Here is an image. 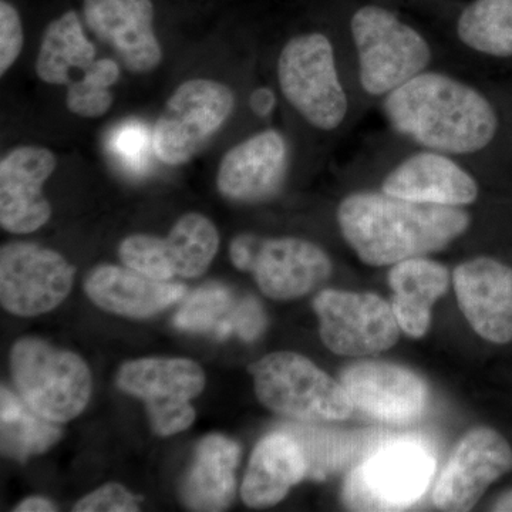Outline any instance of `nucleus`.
<instances>
[{
  "label": "nucleus",
  "instance_id": "obj_1",
  "mask_svg": "<svg viewBox=\"0 0 512 512\" xmlns=\"http://www.w3.org/2000/svg\"><path fill=\"white\" fill-rule=\"evenodd\" d=\"M390 134L480 173L512 175V84L480 82L433 67L379 104Z\"/></svg>",
  "mask_w": 512,
  "mask_h": 512
},
{
  "label": "nucleus",
  "instance_id": "obj_2",
  "mask_svg": "<svg viewBox=\"0 0 512 512\" xmlns=\"http://www.w3.org/2000/svg\"><path fill=\"white\" fill-rule=\"evenodd\" d=\"M336 220L346 244L369 266L440 254L474 222L468 208L400 200L376 188L349 192L336 208Z\"/></svg>",
  "mask_w": 512,
  "mask_h": 512
},
{
  "label": "nucleus",
  "instance_id": "obj_3",
  "mask_svg": "<svg viewBox=\"0 0 512 512\" xmlns=\"http://www.w3.org/2000/svg\"><path fill=\"white\" fill-rule=\"evenodd\" d=\"M343 47L360 106H377L414 77L443 66L433 37L382 0L348 2Z\"/></svg>",
  "mask_w": 512,
  "mask_h": 512
},
{
  "label": "nucleus",
  "instance_id": "obj_4",
  "mask_svg": "<svg viewBox=\"0 0 512 512\" xmlns=\"http://www.w3.org/2000/svg\"><path fill=\"white\" fill-rule=\"evenodd\" d=\"M276 82L286 104L320 133H339L360 109L345 47L323 30L286 40L276 59Z\"/></svg>",
  "mask_w": 512,
  "mask_h": 512
},
{
  "label": "nucleus",
  "instance_id": "obj_5",
  "mask_svg": "<svg viewBox=\"0 0 512 512\" xmlns=\"http://www.w3.org/2000/svg\"><path fill=\"white\" fill-rule=\"evenodd\" d=\"M12 375L23 402L43 419L66 423L83 412L92 394V375L82 357L39 339L13 346Z\"/></svg>",
  "mask_w": 512,
  "mask_h": 512
},
{
  "label": "nucleus",
  "instance_id": "obj_6",
  "mask_svg": "<svg viewBox=\"0 0 512 512\" xmlns=\"http://www.w3.org/2000/svg\"><path fill=\"white\" fill-rule=\"evenodd\" d=\"M249 373L261 403L282 416L336 421L348 419L355 410L342 383L296 353H272L249 366Z\"/></svg>",
  "mask_w": 512,
  "mask_h": 512
},
{
  "label": "nucleus",
  "instance_id": "obj_7",
  "mask_svg": "<svg viewBox=\"0 0 512 512\" xmlns=\"http://www.w3.org/2000/svg\"><path fill=\"white\" fill-rule=\"evenodd\" d=\"M397 143L399 153L376 160L384 165L376 190L400 200L446 207L470 208L481 200L485 175L476 168L439 151Z\"/></svg>",
  "mask_w": 512,
  "mask_h": 512
},
{
  "label": "nucleus",
  "instance_id": "obj_8",
  "mask_svg": "<svg viewBox=\"0 0 512 512\" xmlns=\"http://www.w3.org/2000/svg\"><path fill=\"white\" fill-rule=\"evenodd\" d=\"M234 90L211 79L181 83L165 103L153 130V150L161 163L184 165L227 124L235 110Z\"/></svg>",
  "mask_w": 512,
  "mask_h": 512
},
{
  "label": "nucleus",
  "instance_id": "obj_9",
  "mask_svg": "<svg viewBox=\"0 0 512 512\" xmlns=\"http://www.w3.org/2000/svg\"><path fill=\"white\" fill-rule=\"evenodd\" d=\"M436 460L414 440L387 444L350 471L343 501L356 511L404 510L426 493Z\"/></svg>",
  "mask_w": 512,
  "mask_h": 512
},
{
  "label": "nucleus",
  "instance_id": "obj_10",
  "mask_svg": "<svg viewBox=\"0 0 512 512\" xmlns=\"http://www.w3.org/2000/svg\"><path fill=\"white\" fill-rule=\"evenodd\" d=\"M117 384L147 404L153 430L173 436L194 423L191 400L205 386L204 372L188 359H140L121 367Z\"/></svg>",
  "mask_w": 512,
  "mask_h": 512
},
{
  "label": "nucleus",
  "instance_id": "obj_11",
  "mask_svg": "<svg viewBox=\"0 0 512 512\" xmlns=\"http://www.w3.org/2000/svg\"><path fill=\"white\" fill-rule=\"evenodd\" d=\"M323 343L336 355H376L396 345L400 326L392 305L373 293L320 292L313 302Z\"/></svg>",
  "mask_w": 512,
  "mask_h": 512
},
{
  "label": "nucleus",
  "instance_id": "obj_12",
  "mask_svg": "<svg viewBox=\"0 0 512 512\" xmlns=\"http://www.w3.org/2000/svg\"><path fill=\"white\" fill-rule=\"evenodd\" d=\"M74 266L59 252L30 242H12L0 249V299L19 316L55 309L69 295Z\"/></svg>",
  "mask_w": 512,
  "mask_h": 512
},
{
  "label": "nucleus",
  "instance_id": "obj_13",
  "mask_svg": "<svg viewBox=\"0 0 512 512\" xmlns=\"http://www.w3.org/2000/svg\"><path fill=\"white\" fill-rule=\"evenodd\" d=\"M512 471V447L495 430L480 427L458 443L433 491L443 511H470L491 484Z\"/></svg>",
  "mask_w": 512,
  "mask_h": 512
},
{
  "label": "nucleus",
  "instance_id": "obj_14",
  "mask_svg": "<svg viewBox=\"0 0 512 512\" xmlns=\"http://www.w3.org/2000/svg\"><path fill=\"white\" fill-rule=\"evenodd\" d=\"M441 13L448 42L468 63L512 76V0H457Z\"/></svg>",
  "mask_w": 512,
  "mask_h": 512
},
{
  "label": "nucleus",
  "instance_id": "obj_15",
  "mask_svg": "<svg viewBox=\"0 0 512 512\" xmlns=\"http://www.w3.org/2000/svg\"><path fill=\"white\" fill-rule=\"evenodd\" d=\"M291 165L289 143L278 128H265L229 148L218 167V190L238 202L275 197Z\"/></svg>",
  "mask_w": 512,
  "mask_h": 512
},
{
  "label": "nucleus",
  "instance_id": "obj_16",
  "mask_svg": "<svg viewBox=\"0 0 512 512\" xmlns=\"http://www.w3.org/2000/svg\"><path fill=\"white\" fill-rule=\"evenodd\" d=\"M83 15L94 36L114 50L128 72H154L163 62L151 0H83Z\"/></svg>",
  "mask_w": 512,
  "mask_h": 512
},
{
  "label": "nucleus",
  "instance_id": "obj_17",
  "mask_svg": "<svg viewBox=\"0 0 512 512\" xmlns=\"http://www.w3.org/2000/svg\"><path fill=\"white\" fill-rule=\"evenodd\" d=\"M57 167L55 153L42 146L12 148L0 160V225L12 234H30L52 217L43 194Z\"/></svg>",
  "mask_w": 512,
  "mask_h": 512
},
{
  "label": "nucleus",
  "instance_id": "obj_18",
  "mask_svg": "<svg viewBox=\"0 0 512 512\" xmlns=\"http://www.w3.org/2000/svg\"><path fill=\"white\" fill-rule=\"evenodd\" d=\"M458 305L471 328L488 342L512 340V268L494 256L468 259L454 269Z\"/></svg>",
  "mask_w": 512,
  "mask_h": 512
},
{
  "label": "nucleus",
  "instance_id": "obj_19",
  "mask_svg": "<svg viewBox=\"0 0 512 512\" xmlns=\"http://www.w3.org/2000/svg\"><path fill=\"white\" fill-rule=\"evenodd\" d=\"M332 269L329 255L311 241L255 235L249 272L255 275L256 284L269 298L289 301L308 295L328 281Z\"/></svg>",
  "mask_w": 512,
  "mask_h": 512
},
{
  "label": "nucleus",
  "instance_id": "obj_20",
  "mask_svg": "<svg viewBox=\"0 0 512 512\" xmlns=\"http://www.w3.org/2000/svg\"><path fill=\"white\" fill-rule=\"evenodd\" d=\"M340 383L357 409L387 423H410L427 404L423 380L392 363H355L343 370Z\"/></svg>",
  "mask_w": 512,
  "mask_h": 512
},
{
  "label": "nucleus",
  "instance_id": "obj_21",
  "mask_svg": "<svg viewBox=\"0 0 512 512\" xmlns=\"http://www.w3.org/2000/svg\"><path fill=\"white\" fill-rule=\"evenodd\" d=\"M86 293L107 312L131 318H146L180 302L184 285L156 281L130 268L100 265L87 276Z\"/></svg>",
  "mask_w": 512,
  "mask_h": 512
},
{
  "label": "nucleus",
  "instance_id": "obj_22",
  "mask_svg": "<svg viewBox=\"0 0 512 512\" xmlns=\"http://www.w3.org/2000/svg\"><path fill=\"white\" fill-rule=\"evenodd\" d=\"M306 476L308 461L301 444L288 431H276L259 441L252 453L242 500L249 507H271Z\"/></svg>",
  "mask_w": 512,
  "mask_h": 512
},
{
  "label": "nucleus",
  "instance_id": "obj_23",
  "mask_svg": "<svg viewBox=\"0 0 512 512\" xmlns=\"http://www.w3.org/2000/svg\"><path fill=\"white\" fill-rule=\"evenodd\" d=\"M446 265L430 256H416L392 265L389 285L392 308L400 329L410 338H423L430 328L431 308L451 281Z\"/></svg>",
  "mask_w": 512,
  "mask_h": 512
},
{
  "label": "nucleus",
  "instance_id": "obj_24",
  "mask_svg": "<svg viewBox=\"0 0 512 512\" xmlns=\"http://www.w3.org/2000/svg\"><path fill=\"white\" fill-rule=\"evenodd\" d=\"M241 448L234 440L212 434L201 441L183 488L185 504L194 511H222L235 494V470Z\"/></svg>",
  "mask_w": 512,
  "mask_h": 512
},
{
  "label": "nucleus",
  "instance_id": "obj_25",
  "mask_svg": "<svg viewBox=\"0 0 512 512\" xmlns=\"http://www.w3.org/2000/svg\"><path fill=\"white\" fill-rule=\"evenodd\" d=\"M96 46L84 35L74 10L52 20L43 33L36 59V74L52 86H73L87 76L97 59Z\"/></svg>",
  "mask_w": 512,
  "mask_h": 512
},
{
  "label": "nucleus",
  "instance_id": "obj_26",
  "mask_svg": "<svg viewBox=\"0 0 512 512\" xmlns=\"http://www.w3.org/2000/svg\"><path fill=\"white\" fill-rule=\"evenodd\" d=\"M0 396L3 453L23 461L33 454L49 450L60 440L62 430L33 412L22 397L15 396L6 387H2Z\"/></svg>",
  "mask_w": 512,
  "mask_h": 512
},
{
  "label": "nucleus",
  "instance_id": "obj_27",
  "mask_svg": "<svg viewBox=\"0 0 512 512\" xmlns=\"http://www.w3.org/2000/svg\"><path fill=\"white\" fill-rule=\"evenodd\" d=\"M164 247L175 275L197 278L214 261L220 247V234L207 217L190 212L175 222L164 238Z\"/></svg>",
  "mask_w": 512,
  "mask_h": 512
},
{
  "label": "nucleus",
  "instance_id": "obj_28",
  "mask_svg": "<svg viewBox=\"0 0 512 512\" xmlns=\"http://www.w3.org/2000/svg\"><path fill=\"white\" fill-rule=\"evenodd\" d=\"M235 306L237 302L228 288L207 284L185 299L174 323L187 332L214 333L218 339H225L234 333L231 318Z\"/></svg>",
  "mask_w": 512,
  "mask_h": 512
},
{
  "label": "nucleus",
  "instance_id": "obj_29",
  "mask_svg": "<svg viewBox=\"0 0 512 512\" xmlns=\"http://www.w3.org/2000/svg\"><path fill=\"white\" fill-rule=\"evenodd\" d=\"M120 79L119 63L110 59H97L87 76L67 87V110L83 119L104 116L113 106L111 86Z\"/></svg>",
  "mask_w": 512,
  "mask_h": 512
},
{
  "label": "nucleus",
  "instance_id": "obj_30",
  "mask_svg": "<svg viewBox=\"0 0 512 512\" xmlns=\"http://www.w3.org/2000/svg\"><path fill=\"white\" fill-rule=\"evenodd\" d=\"M119 254L127 268L147 278L168 282L175 276L165 252L164 238L144 234L131 235L121 242Z\"/></svg>",
  "mask_w": 512,
  "mask_h": 512
},
{
  "label": "nucleus",
  "instance_id": "obj_31",
  "mask_svg": "<svg viewBox=\"0 0 512 512\" xmlns=\"http://www.w3.org/2000/svg\"><path fill=\"white\" fill-rule=\"evenodd\" d=\"M23 43L25 33L18 9L8 0H0V76H5L19 59Z\"/></svg>",
  "mask_w": 512,
  "mask_h": 512
},
{
  "label": "nucleus",
  "instance_id": "obj_32",
  "mask_svg": "<svg viewBox=\"0 0 512 512\" xmlns=\"http://www.w3.org/2000/svg\"><path fill=\"white\" fill-rule=\"evenodd\" d=\"M76 512H130L138 511L137 498L120 484H106L86 495L74 507Z\"/></svg>",
  "mask_w": 512,
  "mask_h": 512
},
{
  "label": "nucleus",
  "instance_id": "obj_33",
  "mask_svg": "<svg viewBox=\"0 0 512 512\" xmlns=\"http://www.w3.org/2000/svg\"><path fill=\"white\" fill-rule=\"evenodd\" d=\"M231 322L235 335L245 342H251L264 332L266 316L261 303L254 298H247L237 302Z\"/></svg>",
  "mask_w": 512,
  "mask_h": 512
},
{
  "label": "nucleus",
  "instance_id": "obj_34",
  "mask_svg": "<svg viewBox=\"0 0 512 512\" xmlns=\"http://www.w3.org/2000/svg\"><path fill=\"white\" fill-rule=\"evenodd\" d=\"M141 147H143V141H141L140 131L131 128V130L121 133V138L119 137V150L121 154L130 158L136 157L140 154Z\"/></svg>",
  "mask_w": 512,
  "mask_h": 512
},
{
  "label": "nucleus",
  "instance_id": "obj_35",
  "mask_svg": "<svg viewBox=\"0 0 512 512\" xmlns=\"http://www.w3.org/2000/svg\"><path fill=\"white\" fill-rule=\"evenodd\" d=\"M15 511L19 512H50L56 511L55 505L47 501L46 498L42 497H32L28 498V500L20 503L18 507L15 508Z\"/></svg>",
  "mask_w": 512,
  "mask_h": 512
},
{
  "label": "nucleus",
  "instance_id": "obj_36",
  "mask_svg": "<svg viewBox=\"0 0 512 512\" xmlns=\"http://www.w3.org/2000/svg\"><path fill=\"white\" fill-rule=\"evenodd\" d=\"M382 2L392 3V5L397 6L399 3H404V5H424V6H437L440 9V12H443L447 6H450L451 3L457 2V0H382Z\"/></svg>",
  "mask_w": 512,
  "mask_h": 512
},
{
  "label": "nucleus",
  "instance_id": "obj_37",
  "mask_svg": "<svg viewBox=\"0 0 512 512\" xmlns=\"http://www.w3.org/2000/svg\"><path fill=\"white\" fill-rule=\"evenodd\" d=\"M493 510L498 512H512V491L504 494L503 497L494 504Z\"/></svg>",
  "mask_w": 512,
  "mask_h": 512
}]
</instances>
